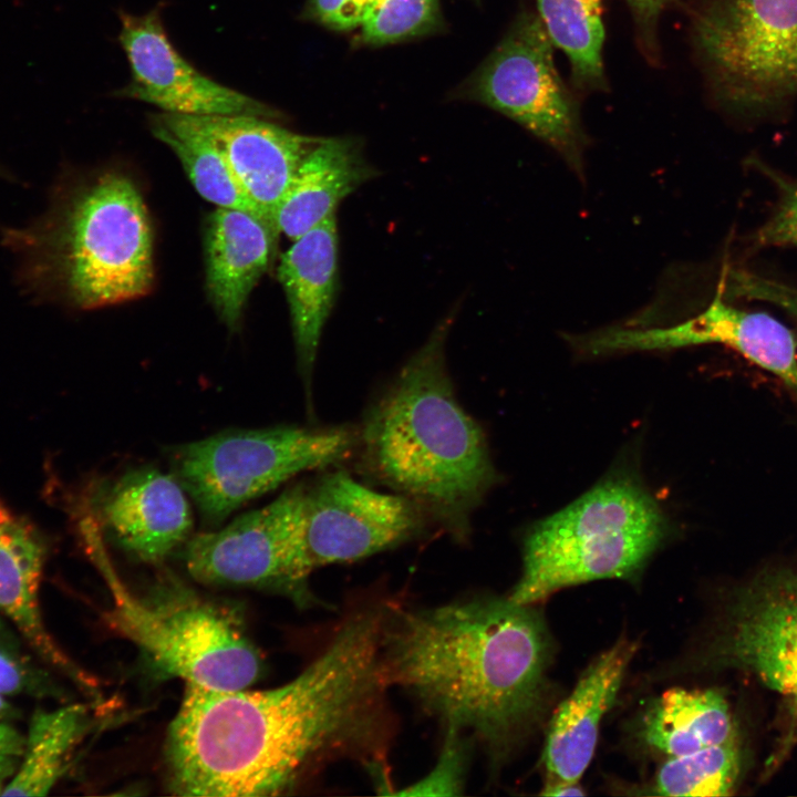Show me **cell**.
Returning <instances> with one entry per match:
<instances>
[{"instance_id":"33","label":"cell","mask_w":797,"mask_h":797,"mask_svg":"<svg viewBox=\"0 0 797 797\" xmlns=\"http://www.w3.org/2000/svg\"><path fill=\"white\" fill-rule=\"evenodd\" d=\"M774 306L797 322V288L789 284L780 286L773 298Z\"/></svg>"},{"instance_id":"11","label":"cell","mask_w":797,"mask_h":797,"mask_svg":"<svg viewBox=\"0 0 797 797\" xmlns=\"http://www.w3.org/2000/svg\"><path fill=\"white\" fill-rule=\"evenodd\" d=\"M428 518L407 497L377 491L343 470L306 486L304 549L311 571L354 561L417 537Z\"/></svg>"},{"instance_id":"4","label":"cell","mask_w":797,"mask_h":797,"mask_svg":"<svg viewBox=\"0 0 797 797\" xmlns=\"http://www.w3.org/2000/svg\"><path fill=\"white\" fill-rule=\"evenodd\" d=\"M8 240L35 289L82 310L141 298L154 283L148 210L122 172L75 184L42 220Z\"/></svg>"},{"instance_id":"13","label":"cell","mask_w":797,"mask_h":797,"mask_svg":"<svg viewBox=\"0 0 797 797\" xmlns=\"http://www.w3.org/2000/svg\"><path fill=\"white\" fill-rule=\"evenodd\" d=\"M118 41L131 81L116 95L138 100L172 114L250 115L273 120L268 105L203 74L174 48L155 8L136 15L120 12Z\"/></svg>"},{"instance_id":"36","label":"cell","mask_w":797,"mask_h":797,"mask_svg":"<svg viewBox=\"0 0 797 797\" xmlns=\"http://www.w3.org/2000/svg\"><path fill=\"white\" fill-rule=\"evenodd\" d=\"M794 696L795 708L797 711V689L790 693Z\"/></svg>"},{"instance_id":"19","label":"cell","mask_w":797,"mask_h":797,"mask_svg":"<svg viewBox=\"0 0 797 797\" xmlns=\"http://www.w3.org/2000/svg\"><path fill=\"white\" fill-rule=\"evenodd\" d=\"M772 578L776 594H769L762 577L772 603L755 614L739 605L716 655L726 664L754 667L766 682L790 692L797 687V572L780 570Z\"/></svg>"},{"instance_id":"6","label":"cell","mask_w":797,"mask_h":797,"mask_svg":"<svg viewBox=\"0 0 797 797\" xmlns=\"http://www.w3.org/2000/svg\"><path fill=\"white\" fill-rule=\"evenodd\" d=\"M96 555L112 597L108 621L159 673L213 690L255 683L259 653L230 611L176 582L139 597L123 584L103 552Z\"/></svg>"},{"instance_id":"35","label":"cell","mask_w":797,"mask_h":797,"mask_svg":"<svg viewBox=\"0 0 797 797\" xmlns=\"http://www.w3.org/2000/svg\"><path fill=\"white\" fill-rule=\"evenodd\" d=\"M14 519L15 518H13L10 511L0 501V529L11 524Z\"/></svg>"},{"instance_id":"18","label":"cell","mask_w":797,"mask_h":797,"mask_svg":"<svg viewBox=\"0 0 797 797\" xmlns=\"http://www.w3.org/2000/svg\"><path fill=\"white\" fill-rule=\"evenodd\" d=\"M278 235L259 217L218 207L205 232L206 289L221 322L239 327L246 303L267 271Z\"/></svg>"},{"instance_id":"15","label":"cell","mask_w":797,"mask_h":797,"mask_svg":"<svg viewBox=\"0 0 797 797\" xmlns=\"http://www.w3.org/2000/svg\"><path fill=\"white\" fill-rule=\"evenodd\" d=\"M224 156L262 220L279 236L277 210L318 137L250 115H183Z\"/></svg>"},{"instance_id":"30","label":"cell","mask_w":797,"mask_h":797,"mask_svg":"<svg viewBox=\"0 0 797 797\" xmlns=\"http://www.w3.org/2000/svg\"><path fill=\"white\" fill-rule=\"evenodd\" d=\"M777 189V203L766 221L754 232V248H797V179L787 178L768 166H757Z\"/></svg>"},{"instance_id":"7","label":"cell","mask_w":797,"mask_h":797,"mask_svg":"<svg viewBox=\"0 0 797 797\" xmlns=\"http://www.w3.org/2000/svg\"><path fill=\"white\" fill-rule=\"evenodd\" d=\"M358 446L345 426H275L228 429L174 446L173 475L195 503L201 521L217 527L246 503L299 473L338 463Z\"/></svg>"},{"instance_id":"25","label":"cell","mask_w":797,"mask_h":797,"mask_svg":"<svg viewBox=\"0 0 797 797\" xmlns=\"http://www.w3.org/2000/svg\"><path fill=\"white\" fill-rule=\"evenodd\" d=\"M539 18L571 64L573 83L581 90L605 85L602 48V0H536Z\"/></svg>"},{"instance_id":"10","label":"cell","mask_w":797,"mask_h":797,"mask_svg":"<svg viewBox=\"0 0 797 797\" xmlns=\"http://www.w3.org/2000/svg\"><path fill=\"white\" fill-rule=\"evenodd\" d=\"M470 91L582 170L586 136L579 106L555 66L552 41L539 15L517 18L473 77Z\"/></svg>"},{"instance_id":"21","label":"cell","mask_w":797,"mask_h":797,"mask_svg":"<svg viewBox=\"0 0 797 797\" xmlns=\"http://www.w3.org/2000/svg\"><path fill=\"white\" fill-rule=\"evenodd\" d=\"M45 549L35 532L14 519L0 529V613L45 664L81 685L85 674L49 632L40 605Z\"/></svg>"},{"instance_id":"32","label":"cell","mask_w":797,"mask_h":797,"mask_svg":"<svg viewBox=\"0 0 797 797\" xmlns=\"http://www.w3.org/2000/svg\"><path fill=\"white\" fill-rule=\"evenodd\" d=\"M0 691V796L15 773L24 746V735L17 726V712Z\"/></svg>"},{"instance_id":"28","label":"cell","mask_w":797,"mask_h":797,"mask_svg":"<svg viewBox=\"0 0 797 797\" xmlns=\"http://www.w3.org/2000/svg\"><path fill=\"white\" fill-rule=\"evenodd\" d=\"M0 691L8 696L45 697L56 691L44 663L0 617Z\"/></svg>"},{"instance_id":"31","label":"cell","mask_w":797,"mask_h":797,"mask_svg":"<svg viewBox=\"0 0 797 797\" xmlns=\"http://www.w3.org/2000/svg\"><path fill=\"white\" fill-rule=\"evenodd\" d=\"M382 0H308L306 14L319 23L335 29L361 27L368 14Z\"/></svg>"},{"instance_id":"24","label":"cell","mask_w":797,"mask_h":797,"mask_svg":"<svg viewBox=\"0 0 797 797\" xmlns=\"http://www.w3.org/2000/svg\"><path fill=\"white\" fill-rule=\"evenodd\" d=\"M149 124L153 135L177 156L201 197L218 207L248 211L262 220L224 156L182 114H154Z\"/></svg>"},{"instance_id":"20","label":"cell","mask_w":797,"mask_h":797,"mask_svg":"<svg viewBox=\"0 0 797 797\" xmlns=\"http://www.w3.org/2000/svg\"><path fill=\"white\" fill-rule=\"evenodd\" d=\"M375 174L354 138L318 137L277 210L278 231L294 240L334 215L337 206Z\"/></svg>"},{"instance_id":"5","label":"cell","mask_w":797,"mask_h":797,"mask_svg":"<svg viewBox=\"0 0 797 797\" xmlns=\"http://www.w3.org/2000/svg\"><path fill=\"white\" fill-rule=\"evenodd\" d=\"M671 532L661 506L628 469H617L522 541V572L508 599L531 605L553 592L599 579H630Z\"/></svg>"},{"instance_id":"22","label":"cell","mask_w":797,"mask_h":797,"mask_svg":"<svg viewBox=\"0 0 797 797\" xmlns=\"http://www.w3.org/2000/svg\"><path fill=\"white\" fill-rule=\"evenodd\" d=\"M641 735L669 757L736 743V728L724 696L713 690L672 689L645 713Z\"/></svg>"},{"instance_id":"3","label":"cell","mask_w":797,"mask_h":797,"mask_svg":"<svg viewBox=\"0 0 797 797\" xmlns=\"http://www.w3.org/2000/svg\"><path fill=\"white\" fill-rule=\"evenodd\" d=\"M442 322L369 408L358 434L377 482L418 505L455 539L497 482L485 433L458 402Z\"/></svg>"},{"instance_id":"8","label":"cell","mask_w":797,"mask_h":797,"mask_svg":"<svg viewBox=\"0 0 797 797\" xmlns=\"http://www.w3.org/2000/svg\"><path fill=\"white\" fill-rule=\"evenodd\" d=\"M694 35L726 101L759 107L797 91V0H712Z\"/></svg>"},{"instance_id":"14","label":"cell","mask_w":797,"mask_h":797,"mask_svg":"<svg viewBox=\"0 0 797 797\" xmlns=\"http://www.w3.org/2000/svg\"><path fill=\"white\" fill-rule=\"evenodd\" d=\"M187 494L174 475L137 467L102 485L93 511L107 536L133 558L159 563L193 529Z\"/></svg>"},{"instance_id":"23","label":"cell","mask_w":797,"mask_h":797,"mask_svg":"<svg viewBox=\"0 0 797 797\" xmlns=\"http://www.w3.org/2000/svg\"><path fill=\"white\" fill-rule=\"evenodd\" d=\"M91 725L90 708L81 703L34 711L18 768L1 796L48 795L66 773Z\"/></svg>"},{"instance_id":"26","label":"cell","mask_w":797,"mask_h":797,"mask_svg":"<svg viewBox=\"0 0 797 797\" xmlns=\"http://www.w3.org/2000/svg\"><path fill=\"white\" fill-rule=\"evenodd\" d=\"M739 774L737 743L715 745L669 757L651 787L659 796H726Z\"/></svg>"},{"instance_id":"12","label":"cell","mask_w":797,"mask_h":797,"mask_svg":"<svg viewBox=\"0 0 797 797\" xmlns=\"http://www.w3.org/2000/svg\"><path fill=\"white\" fill-rule=\"evenodd\" d=\"M702 344L734 350L797 395L795 333L768 313L744 310L725 301L720 288L702 312L680 323L665 328L612 327L571 338V345L587 356Z\"/></svg>"},{"instance_id":"9","label":"cell","mask_w":797,"mask_h":797,"mask_svg":"<svg viewBox=\"0 0 797 797\" xmlns=\"http://www.w3.org/2000/svg\"><path fill=\"white\" fill-rule=\"evenodd\" d=\"M304 491L297 484L218 530L190 536L182 551L189 576L211 586L272 588L309 602Z\"/></svg>"},{"instance_id":"2","label":"cell","mask_w":797,"mask_h":797,"mask_svg":"<svg viewBox=\"0 0 797 797\" xmlns=\"http://www.w3.org/2000/svg\"><path fill=\"white\" fill-rule=\"evenodd\" d=\"M382 610L389 684L445 728L469 732L497 758L539 715L551 642L531 605L475 598Z\"/></svg>"},{"instance_id":"27","label":"cell","mask_w":797,"mask_h":797,"mask_svg":"<svg viewBox=\"0 0 797 797\" xmlns=\"http://www.w3.org/2000/svg\"><path fill=\"white\" fill-rule=\"evenodd\" d=\"M441 25L438 0H382L361 24V39L373 45L424 35Z\"/></svg>"},{"instance_id":"1","label":"cell","mask_w":797,"mask_h":797,"mask_svg":"<svg viewBox=\"0 0 797 797\" xmlns=\"http://www.w3.org/2000/svg\"><path fill=\"white\" fill-rule=\"evenodd\" d=\"M381 633L382 608L355 611L324 651L281 686L186 684L165 743L170 790L277 796L341 759L383 766L393 718Z\"/></svg>"},{"instance_id":"17","label":"cell","mask_w":797,"mask_h":797,"mask_svg":"<svg viewBox=\"0 0 797 797\" xmlns=\"http://www.w3.org/2000/svg\"><path fill=\"white\" fill-rule=\"evenodd\" d=\"M636 645L621 640L582 674L549 724L544 749L548 782L578 783L590 764L602 717L613 704Z\"/></svg>"},{"instance_id":"16","label":"cell","mask_w":797,"mask_h":797,"mask_svg":"<svg viewBox=\"0 0 797 797\" xmlns=\"http://www.w3.org/2000/svg\"><path fill=\"white\" fill-rule=\"evenodd\" d=\"M292 241L280 258L278 279L288 301L298 368L311 406L313 368L338 286L335 214Z\"/></svg>"},{"instance_id":"29","label":"cell","mask_w":797,"mask_h":797,"mask_svg":"<svg viewBox=\"0 0 797 797\" xmlns=\"http://www.w3.org/2000/svg\"><path fill=\"white\" fill-rule=\"evenodd\" d=\"M467 747L464 733L445 728L441 754L432 772L393 795H460L465 787L468 764Z\"/></svg>"},{"instance_id":"34","label":"cell","mask_w":797,"mask_h":797,"mask_svg":"<svg viewBox=\"0 0 797 797\" xmlns=\"http://www.w3.org/2000/svg\"><path fill=\"white\" fill-rule=\"evenodd\" d=\"M544 796H582L584 791L578 783L568 782H547L544 790L540 793Z\"/></svg>"}]
</instances>
